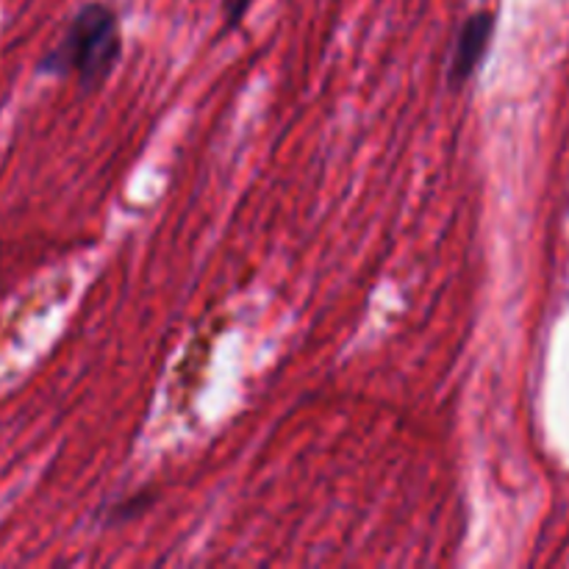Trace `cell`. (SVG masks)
I'll return each instance as SVG.
<instances>
[{
  "label": "cell",
  "instance_id": "6da1fadb",
  "mask_svg": "<svg viewBox=\"0 0 569 569\" xmlns=\"http://www.w3.org/2000/svg\"><path fill=\"white\" fill-rule=\"evenodd\" d=\"M120 22L111 6L87 3L67 26L61 42L39 61V72L48 76H76L83 87H98L120 59Z\"/></svg>",
  "mask_w": 569,
  "mask_h": 569
},
{
  "label": "cell",
  "instance_id": "277c9868",
  "mask_svg": "<svg viewBox=\"0 0 569 569\" xmlns=\"http://www.w3.org/2000/svg\"><path fill=\"white\" fill-rule=\"evenodd\" d=\"M150 506V495H139V498L122 500L120 511H117V520H128V517H137L139 511H144Z\"/></svg>",
  "mask_w": 569,
  "mask_h": 569
},
{
  "label": "cell",
  "instance_id": "3957f363",
  "mask_svg": "<svg viewBox=\"0 0 569 569\" xmlns=\"http://www.w3.org/2000/svg\"><path fill=\"white\" fill-rule=\"evenodd\" d=\"M250 3H253V0H228L226 3V28H222V31H231V28H237L239 22H242V17L248 14Z\"/></svg>",
  "mask_w": 569,
  "mask_h": 569
},
{
  "label": "cell",
  "instance_id": "7a4b0ae2",
  "mask_svg": "<svg viewBox=\"0 0 569 569\" xmlns=\"http://www.w3.org/2000/svg\"><path fill=\"white\" fill-rule=\"evenodd\" d=\"M492 37H495L492 11H476L472 17H467L465 26H461L459 31V39H456L453 59H450V70H448L450 87L461 89L472 76H476L478 67L483 64V56H487Z\"/></svg>",
  "mask_w": 569,
  "mask_h": 569
}]
</instances>
